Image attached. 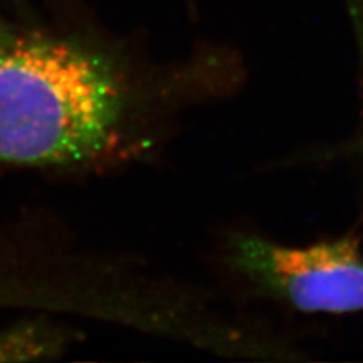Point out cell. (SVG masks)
I'll list each match as a JSON object with an SVG mask.
<instances>
[{
    "mask_svg": "<svg viewBox=\"0 0 363 363\" xmlns=\"http://www.w3.org/2000/svg\"><path fill=\"white\" fill-rule=\"evenodd\" d=\"M229 54L133 69L83 40L0 24V165L72 167L150 150L167 121L233 84Z\"/></svg>",
    "mask_w": 363,
    "mask_h": 363,
    "instance_id": "obj_1",
    "label": "cell"
},
{
    "mask_svg": "<svg viewBox=\"0 0 363 363\" xmlns=\"http://www.w3.org/2000/svg\"><path fill=\"white\" fill-rule=\"evenodd\" d=\"M227 271L257 298L306 315H363V251L353 234L286 246L256 233H229Z\"/></svg>",
    "mask_w": 363,
    "mask_h": 363,
    "instance_id": "obj_2",
    "label": "cell"
}]
</instances>
